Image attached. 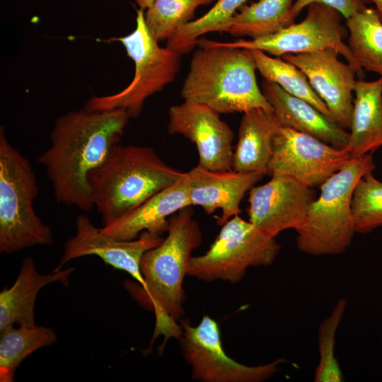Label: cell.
<instances>
[{
	"label": "cell",
	"instance_id": "ffe728a7",
	"mask_svg": "<svg viewBox=\"0 0 382 382\" xmlns=\"http://www.w3.org/2000/svg\"><path fill=\"white\" fill-rule=\"evenodd\" d=\"M282 126L273 109L253 108L243 112L232 169L267 174L273 140Z\"/></svg>",
	"mask_w": 382,
	"mask_h": 382
},
{
	"label": "cell",
	"instance_id": "52a82bcc",
	"mask_svg": "<svg viewBox=\"0 0 382 382\" xmlns=\"http://www.w3.org/2000/svg\"><path fill=\"white\" fill-rule=\"evenodd\" d=\"M117 40L134 63V76L120 92L105 96H93L84 109L103 111L122 108L130 118L137 117L145 100L172 82L180 67V54L168 47H161L149 33L144 10L137 11L134 30Z\"/></svg>",
	"mask_w": 382,
	"mask_h": 382
},
{
	"label": "cell",
	"instance_id": "6da1fadb",
	"mask_svg": "<svg viewBox=\"0 0 382 382\" xmlns=\"http://www.w3.org/2000/svg\"><path fill=\"white\" fill-rule=\"evenodd\" d=\"M129 116L122 108L69 112L54 122L50 146L38 158L57 202L82 211L93 207L88 175L119 144Z\"/></svg>",
	"mask_w": 382,
	"mask_h": 382
},
{
	"label": "cell",
	"instance_id": "277c9868",
	"mask_svg": "<svg viewBox=\"0 0 382 382\" xmlns=\"http://www.w3.org/2000/svg\"><path fill=\"white\" fill-rule=\"evenodd\" d=\"M184 173L150 146L115 144L106 161L88 175L91 202L102 216L103 226L174 185Z\"/></svg>",
	"mask_w": 382,
	"mask_h": 382
},
{
	"label": "cell",
	"instance_id": "f546056e",
	"mask_svg": "<svg viewBox=\"0 0 382 382\" xmlns=\"http://www.w3.org/2000/svg\"><path fill=\"white\" fill-rule=\"evenodd\" d=\"M314 3L325 4L336 10L345 19L366 7L363 0H296L293 6L295 17L308 5Z\"/></svg>",
	"mask_w": 382,
	"mask_h": 382
},
{
	"label": "cell",
	"instance_id": "4316f807",
	"mask_svg": "<svg viewBox=\"0 0 382 382\" xmlns=\"http://www.w3.org/2000/svg\"><path fill=\"white\" fill-rule=\"evenodd\" d=\"M213 1L154 0L144 12L146 25L156 40H167L180 28L192 21L199 6Z\"/></svg>",
	"mask_w": 382,
	"mask_h": 382
},
{
	"label": "cell",
	"instance_id": "30bf717a",
	"mask_svg": "<svg viewBox=\"0 0 382 382\" xmlns=\"http://www.w3.org/2000/svg\"><path fill=\"white\" fill-rule=\"evenodd\" d=\"M306 8L307 13L302 21L294 23L275 33L256 39L222 43L233 47L258 50L276 57L333 48L357 74H361L362 69L357 64L348 45L343 40L342 16L322 4H311Z\"/></svg>",
	"mask_w": 382,
	"mask_h": 382
},
{
	"label": "cell",
	"instance_id": "9a60e30c",
	"mask_svg": "<svg viewBox=\"0 0 382 382\" xmlns=\"http://www.w3.org/2000/svg\"><path fill=\"white\" fill-rule=\"evenodd\" d=\"M339 54L335 49L326 48L311 52L286 54L282 58L304 73L325 103L332 120L342 128L349 129L357 72L350 64L340 61Z\"/></svg>",
	"mask_w": 382,
	"mask_h": 382
},
{
	"label": "cell",
	"instance_id": "5bb4252c",
	"mask_svg": "<svg viewBox=\"0 0 382 382\" xmlns=\"http://www.w3.org/2000/svg\"><path fill=\"white\" fill-rule=\"evenodd\" d=\"M163 239L162 236L143 231L134 240H112L95 226L88 216L81 214L76 219V233L65 242L64 253L54 270H62L64 265L75 258L94 255L114 268L129 273L143 287L141 259Z\"/></svg>",
	"mask_w": 382,
	"mask_h": 382
},
{
	"label": "cell",
	"instance_id": "83f0119b",
	"mask_svg": "<svg viewBox=\"0 0 382 382\" xmlns=\"http://www.w3.org/2000/svg\"><path fill=\"white\" fill-rule=\"evenodd\" d=\"M351 207L356 233H368L382 226V182L374 176L373 171L357 182Z\"/></svg>",
	"mask_w": 382,
	"mask_h": 382
},
{
	"label": "cell",
	"instance_id": "e0dca14e",
	"mask_svg": "<svg viewBox=\"0 0 382 382\" xmlns=\"http://www.w3.org/2000/svg\"><path fill=\"white\" fill-rule=\"evenodd\" d=\"M191 206L187 172L174 185L156 193L113 223L100 228L108 238L131 241L143 231L162 236L167 232L169 218Z\"/></svg>",
	"mask_w": 382,
	"mask_h": 382
},
{
	"label": "cell",
	"instance_id": "7a4b0ae2",
	"mask_svg": "<svg viewBox=\"0 0 382 382\" xmlns=\"http://www.w3.org/2000/svg\"><path fill=\"white\" fill-rule=\"evenodd\" d=\"M191 207L173 214L169 218L167 236L143 255L140 269L144 286L125 283L127 289L139 303L154 311L156 322L152 341L163 335V347L169 338L178 340L181 334V326L178 323L184 315L186 299L183 280L187 275L192 252L202 241Z\"/></svg>",
	"mask_w": 382,
	"mask_h": 382
},
{
	"label": "cell",
	"instance_id": "44dd1931",
	"mask_svg": "<svg viewBox=\"0 0 382 382\" xmlns=\"http://www.w3.org/2000/svg\"><path fill=\"white\" fill-rule=\"evenodd\" d=\"M349 141L351 158L372 154L382 146V81H357Z\"/></svg>",
	"mask_w": 382,
	"mask_h": 382
},
{
	"label": "cell",
	"instance_id": "8992f818",
	"mask_svg": "<svg viewBox=\"0 0 382 382\" xmlns=\"http://www.w3.org/2000/svg\"><path fill=\"white\" fill-rule=\"evenodd\" d=\"M38 195L29 161L0 129V252L11 254L37 245L53 243L51 228L34 210Z\"/></svg>",
	"mask_w": 382,
	"mask_h": 382
},
{
	"label": "cell",
	"instance_id": "2e32d148",
	"mask_svg": "<svg viewBox=\"0 0 382 382\" xmlns=\"http://www.w3.org/2000/svg\"><path fill=\"white\" fill-rule=\"evenodd\" d=\"M191 206H200L207 214L216 209V224L224 225L241 213L240 204L247 192L265 175L256 172L210 170L199 166L187 172Z\"/></svg>",
	"mask_w": 382,
	"mask_h": 382
},
{
	"label": "cell",
	"instance_id": "7402d4cb",
	"mask_svg": "<svg viewBox=\"0 0 382 382\" xmlns=\"http://www.w3.org/2000/svg\"><path fill=\"white\" fill-rule=\"evenodd\" d=\"M293 0H258L243 6L221 32L256 39L275 33L295 23Z\"/></svg>",
	"mask_w": 382,
	"mask_h": 382
},
{
	"label": "cell",
	"instance_id": "d6986e66",
	"mask_svg": "<svg viewBox=\"0 0 382 382\" xmlns=\"http://www.w3.org/2000/svg\"><path fill=\"white\" fill-rule=\"evenodd\" d=\"M75 267L54 270L50 274H40L32 257L23 261L14 284L0 293V332L17 325H36L34 307L37 295L45 286L59 282L68 286L70 274Z\"/></svg>",
	"mask_w": 382,
	"mask_h": 382
},
{
	"label": "cell",
	"instance_id": "ac0fdd59",
	"mask_svg": "<svg viewBox=\"0 0 382 382\" xmlns=\"http://www.w3.org/2000/svg\"><path fill=\"white\" fill-rule=\"evenodd\" d=\"M262 92L282 126L312 135L334 146L346 147L349 132L308 102L265 79Z\"/></svg>",
	"mask_w": 382,
	"mask_h": 382
},
{
	"label": "cell",
	"instance_id": "f1b7e54d",
	"mask_svg": "<svg viewBox=\"0 0 382 382\" xmlns=\"http://www.w3.org/2000/svg\"><path fill=\"white\" fill-rule=\"evenodd\" d=\"M347 307V300L340 298L330 315L318 328L319 361L316 367L315 382H342V371L335 355V335Z\"/></svg>",
	"mask_w": 382,
	"mask_h": 382
},
{
	"label": "cell",
	"instance_id": "1f68e13d",
	"mask_svg": "<svg viewBox=\"0 0 382 382\" xmlns=\"http://www.w3.org/2000/svg\"><path fill=\"white\" fill-rule=\"evenodd\" d=\"M376 6V10L377 11L381 21H382V0H371Z\"/></svg>",
	"mask_w": 382,
	"mask_h": 382
},
{
	"label": "cell",
	"instance_id": "603a6c76",
	"mask_svg": "<svg viewBox=\"0 0 382 382\" xmlns=\"http://www.w3.org/2000/svg\"><path fill=\"white\" fill-rule=\"evenodd\" d=\"M346 26L347 45L357 64L382 81V21L377 11L365 7L346 19Z\"/></svg>",
	"mask_w": 382,
	"mask_h": 382
},
{
	"label": "cell",
	"instance_id": "cb8c5ba5",
	"mask_svg": "<svg viewBox=\"0 0 382 382\" xmlns=\"http://www.w3.org/2000/svg\"><path fill=\"white\" fill-rule=\"evenodd\" d=\"M0 381H14L22 361L37 349L50 346L57 339L50 328L11 326L0 332Z\"/></svg>",
	"mask_w": 382,
	"mask_h": 382
},
{
	"label": "cell",
	"instance_id": "ba28073f",
	"mask_svg": "<svg viewBox=\"0 0 382 382\" xmlns=\"http://www.w3.org/2000/svg\"><path fill=\"white\" fill-rule=\"evenodd\" d=\"M281 245L250 221L236 215L228 220L202 255L192 256L187 275L199 280L237 284L250 267H268Z\"/></svg>",
	"mask_w": 382,
	"mask_h": 382
},
{
	"label": "cell",
	"instance_id": "9c48e42d",
	"mask_svg": "<svg viewBox=\"0 0 382 382\" xmlns=\"http://www.w3.org/2000/svg\"><path fill=\"white\" fill-rule=\"evenodd\" d=\"M181 334L177 340L183 357L192 369V378L201 382H262L279 371L287 361L283 358L272 362L248 366L228 356L223 348L218 323L208 315L192 325L180 320Z\"/></svg>",
	"mask_w": 382,
	"mask_h": 382
},
{
	"label": "cell",
	"instance_id": "4dcf8cb0",
	"mask_svg": "<svg viewBox=\"0 0 382 382\" xmlns=\"http://www.w3.org/2000/svg\"><path fill=\"white\" fill-rule=\"evenodd\" d=\"M154 0H135L139 8L146 10L153 2Z\"/></svg>",
	"mask_w": 382,
	"mask_h": 382
},
{
	"label": "cell",
	"instance_id": "484cf974",
	"mask_svg": "<svg viewBox=\"0 0 382 382\" xmlns=\"http://www.w3.org/2000/svg\"><path fill=\"white\" fill-rule=\"evenodd\" d=\"M247 1L218 0L203 16L180 28L167 40L166 47L180 54L189 52L201 35L210 32H221Z\"/></svg>",
	"mask_w": 382,
	"mask_h": 382
},
{
	"label": "cell",
	"instance_id": "7c38bea8",
	"mask_svg": "<svg viewBox=\"0 0 382 382\" xmlns=\"http://www.w3.org/2000/svg\"><path fill=\"white\" fill-rule=\"evenodd\" d=\"M316 199L313 189L296 179L272 175L267 183L249 190V221L272 238L286 229L297 231Z\"/></svg>",
	"mask_w": 382,
	"mask_h": 382
},
{
	"label": "cell",
	"instance_id": "8fae6325",
	"mask_svg": "<svg viewBox=\"0 0 382 382\" xmlns=\"http://www.w3.org/2000/svg\"><path fill=\"white\" fill-rule=\"evenodd\" d=\"M350 158L345 148L282 126L273 140L267 174L291 176L313 188L321 185Z\"/></svg>",
	"mask_w": 382,
	"mask_h": 382
},
{
	"label": "cell",
	"instance_id": "5b68a950",
	"mask_svg": "<svg viewBox=\"0 0 382 382\" xmlns=\"http://www.w3.org/2000/svg\"><path fill=\"white\" fill-rule=\"evenodd\" d=\"M375 167L371 154L351 158L321 185L305 224L296 231L299 250L318 256L339 255L348 248L356 233L351 207L353 191L359 180Z\"/></svg>",
	"mask_w": 382,
	"mask_h": 382
},
{
	"label": "cell",
	"instance_id": "4fadbf2b",
	"mask_svg": "<svg viewBox=\"0 0 382 382\" xmlns=\"http://www.w3.org/2000/svg\"><path fill=\"white\" fill-rule=\"evenodd\" d=\"M168 131L193 142L198 166L214 171L232 169L233 132L211 108L184 100L168 110Z\"/></svg>",
	"mask_w": 382,
	"mask_h": 382
},
{
	"label": "cell",
	"instance_id": "d4e9b609",
	"mask_svg": "<svg viewBox=\"0 0 382 382\" xmlns=\"http://www.w3.org/2000/svg\"><path fill=\"white\" fill-rule=\"evenodd\" d=\"M250 50L257 69L265 80L277 83L288 93L308 102L323 114L332 119L325 103L316 93L306 76L299 68L279 57H272L258 50Z\"/></svg>",
	"mask_w": 382,
	"mask_h": 382
},
{
	"label": "cell",
	"instance_id": "3957f363",
	"mask_svg": "<svg viewBox=\"0 0 382 382\" xmlns=\"http://www.w3.org/2000/svg\"><path fill=\"white\" fill-rule=\"evenodd\" d=\"M181 96L218 113L273 109L257 86L256 64L250 50L199 38Z\"/></svg>",
	"mask_w": 382,
	"mask_h": 382
}]
</instances>
